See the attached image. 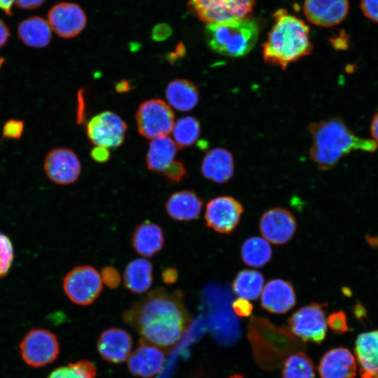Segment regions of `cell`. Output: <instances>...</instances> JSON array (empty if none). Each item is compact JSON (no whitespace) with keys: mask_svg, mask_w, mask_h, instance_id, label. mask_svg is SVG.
Masks as SVG:
<instances>
[{"mask_svg":"<svg viewBox=\"0 0 378 378\" xmlns=\"http://www.w3.org/2000/svg\"><path fill=\"white\" fill-rule=\"evenodd\" d=\"M178 149L174 141L167 136L152 139L146 157L148 169L162 173L174 160Z\"/></svg>","mask_w":378,"mask_h":378,"instance_id":"obj_25","label":"cell"},{"mask_svg":"<svg viewBox=\"0 0 378 378\" xmlns=\"http://www.w3.org/2000/svg\"><path fill=\"white\" fill-rule=\"evenodd\" d=\"M234 169L232 155L222 148L209 150L203 158L201 166L204 177L218 183L228 181L233 176Z\"/></svg>","mask_w":378,"mask_h":378,"instance_id":"obj_24","label":"cell"},{"mask_svg":"<svg viewBox=\"0 0 378 378\" xmlns=\"http://www.w3.org/2000/svg\"><path fill=\"white\" fill-rule=\"evenodd\" d=\"M44 171L48 178L57 185H69L78 180L81 164L76 154L66 148L50 150L44 160Z\"/></svg>","mask_w":378,"mask_h":378,"instance_id":"obj_13","label":"cell"},{"mask_svg":"<svg viewBox=\"0 0 378 378\" xmlns=\"http://www.w3.org/2000/svg\"><path fill=\"white\" fill-rule=\"evenodd\" d=\"M178 271L174 267H167L162 272L161 277L165 284L171 285L178 279Z\"/></svg>","mask_w":378,"mask_h":378,"instance_id":"obj_43","label":"cell"},{"mask_svg":"<svg viewBox=\"0 0 378 378\" xmlns=\"http://www.w3.org/2000/svg\"><path fill=\"white\" fill-rule=\"evenodd\" d=\"M204 202L193 190H183L172 193L165 202L168 216L176 221H190L197 218Z\"/></svg>","mask_w":378,"mask_h":378,"instance_id":"obj_22","label":"cell"},{"mask_svg":"<svg viewBox=\"0 0 378 378\" xmlns=\"http://www.w3.org/2000/svg\"><path fill=\"white\" fill-rule=\"evenodd\" d=\"M303 10L315 25L331 27L341 23L348 15V0H304Z\"/></svg>","mask_w":378,"mask_h":378,"instance_id":"obj_16","label":"cell"},{"mask_svg":"<svg viewBox=\"0 0 378 378\" xmlns=\"http://www.w3.org/2000/svg\"><path fill=\"white\" fill-rule=\"evenodd\" d=\"M97 369L89 360H80L55 369L48 378H95Z\"/></svg>","mask_w":378,"mask_h":378,"instance_id":"obj_33","label":"cell"},{"mask_svg":"<svg viewBox=\"0 0 378 378\" xmlns=\"http://www.w3.org/2000/svg\"><path fill=\"white\" fill-rule=\"evenodd\" d=\"M325 306L312 302L298 309L288 320L290 331L303 342L322 343L327 332Z\"/></svg>","mask_w":378,"mask_h":378,"instance_id":"obj_10","label":"cell"},{"mask_svg":"<svg viewBox=\"0 0 378 378\" xmlns=\"http://www.w3.org/2000/svg\"><path fill=\"white\" fill-rule=\"evenodd\" d=\"M264 285L263 275L255 270H244L237 273L232 282L233 291L240 298L256 300Z\"/></svg>","mask_w":378,"mask_h":378,"instance_id":"obj_30","label":"cell"},{"mask_svg":"<svg viewBox=\"0 0 378 378\" xmlns=\"http://www.w3.org/2000/svg\"><path fill=\"white\" fill-rule=\"evenodd\" d=\"M232 306L234 312L239 316H249L253 312L252 304L248 300L242 298L235 300Z\"/></svg>","mask_w":378,"mask_h":378,"instance_id":"obj_40","label":"cell"},{"mask_svg":"<svg viewBox=\"0 0 378 378\" xmlns=\"http://www.w3.org/2000/svg\"><path fill=\"white\" fill-rule=\"evenodd\" d=\"M318 370L321 378H354L357 370L356 358L346 348H333L322 356Z\"/></svg>","mask_w":378,"mask_h":378,"instance_id":"obj_20","label":"cell"},{"mask_svg":"<svg viewBox=\"0 0 378 378\" xmlns=\"http://www.w3.org/2000/svg\"><path fill=\"white\" fill-rule=\"evenodd\" d=\"M13 257V246L10 238L0 232V278L8 273Z\"/></svg>","mask_w":378,"mask_h":378,"instance_id":"obj_34","label":"cell"},{"mask_svg":"<svg viewBox=\"0 0 378 378\" xmlns=\"http://www.w3.org/2000/svg\"><path fill=\"white\" fill-rule=\"evenodd\" d=\"M132 345L130 334L116 327L103 331L97 342L101 357L107 362L115 364L125 362L129 358Z\"/></svg>","mask_w":378,"mask_h":378,"instance_id":"obj_18","label":"cell"},{"mask_svg":"<svg viewBox=\"0 0 378 378\" xmlns=\"http://www.w3.org/2000/svg\"><path fill=\"white\" fill-rule=\"evenodd\" d=\"M355 355L361 378H378V330L357 337Z\"/></svg>","mask_w":378,"mask_h":378,"instance_id":"obj_21","label":"cell"},{"mask_svg":"<svg viewBox=\"0 0 378 378\" xmlns=\"http://www.w3.org/2000/svg\"><path fill=\"white\" fill-rule=\"evenodd\" d=\"M308 129L312 139L310 157L320 170L332 169L352 150L374 152L377 148L374 141L357 136L340 118L313 122Z\"/></svg>","mask_w":378,"mask_h":378,"instance_id":"obj_2","label":"cell"},{"mask_svg":"<svg viewBox=\"0 0 378 378\" xmlns=\"http://www.w3.org/2000/svg\"><path fill=\"white\" fill-rule=\"evenodd\" d=\"M258 23L251 18L209 23L205 27V38L215 52L232 57L248 54L258 38Z\"/></svg>","mask_w":378,"mask_h":378,"instance_id":"obj_5","label":"cell"},{"mask_svg":"<svg viewBox=\"0 0 378 378\" xmlns=\"http://www.w3.org/2000/svg\"><path fill=\"white\" fill-rule=\"evenodd\" d=\"M368 243L374 247H378V237L370 236L367 238Z\"/></svg>","mask_w":378,"mask_h":378,"instance_id":"obj_49","label":"cell"},{"mask_svg":"<svg viewBox=\"0 0 378 378\" xmlns=\"http://www.w3.org/2000/svg\"><path fill=\"white\" fill-rule=\"evenodd\" d=\"M243 211L241 204L234 197L218 196L207 203L205 223L217 232L230 234L237 227Z\"/></svg>","mask_w":378,"mask_h":378,"instance_id":"obj_12","label":"cell"},{"mask_svg":"<svg viewBox=\"0 0 378 378\" xmlns=\"http://www.w3.org/2000/svg\"><path fill=\"white\" fill-rule=\"evenodd\" d=\"M9 36L10 33L8 27L0 19V48L6 44Z\"/></svg>","mask_w":378,"mask_h":378,"instance_id":"obj_45","label":"cell"},{"mask_svg":"<svg viewBox=\"0 0 378 378\" xmlns=\"http://www.w3.org/2000/svg\"><path fill=\"white\" fill-rule=\"evenodd\" d=\"M274 24L262 45L266 63L282 69L309 55L313 49L309 27L302 20L290 15L285 9L274 13Z\"/></svg>","mask_w":378,"mask_h":378,"instance_id":"obj_3","label":"cell"},{"mask_svg":"<svg viewBox=\"0 0 378 378\" xmlns=\"http://www.w3.org/2000/svg\"><path fill=\"white\" fill-rule=\"evenodd\" d=\"M172 130L174 142L181 149L196 142L201 133L200 123L196 118L186 116L178 120Z\"/></svg>","mask_w":378,"mask_h":378,"instance_id":"obj_32","label":"cell"},{"mask_svg":"<svg viewBox=\"0 0 378 378\" xmlns=\"http://www.w3.org/2000/svg\"><path fill=\"white\" fill-rule=\"evenodd\" d=\"M164 363L165 355L161 349L141 339L130 354L127 365L132 374L150 378L160 372Z\"/></svg>","mask_w":378,"mask_h":378,"instance_id":"obj_17","label":"cell"},{"mask_svg":"<svg viewBox=\"0 0 378 378\" xmlns=\"http://www.w3.org/2000/svg\"><path fill=\"white\" fill-rule=\"evenodd\" d=\"M255 0H190L188 8L209 23L249 19Z\"/></svg>","mask_w":378,"mask_h":378,"instance_id":"obj_6","label":"cell"},{"mask_svg":"<svg viewBox=\"0 0 378 378\" xmlns=\"http://www.w3.org/2000/svg\"><path fill=\"white\" fill-rule=\"evenodd\" d=\"M172 34L171 27L167 24H158L151 31V38L155 41H163L167 39Z\"/></svg>","mask_w":378,"mask_h":378,"instance_id":"obj_41","label":"cell"},{"mask_svg":"<svg viewBox=\"0 0 378 378\" xmlns=\"http://www.w3.org/2000/svg\"><path fill=\"white\" fill-rule=\"evenodd\" d=\"M123 321L141 339L165 350L173 347L191 323L180 290L172 292L158 288L125 311Z\"/></svg>","mask_w":378,"mask_h":378,"instance_id":"obj_1","label":"cell"},{"mask_svg":"<svg viewBox=\"0 0 378 378\" xmlns=\"http://www.w3.org/2000/svg\"><path fill=\"white\" fill-rule=\"evenodd\" d=\"M46 0H15L17 6L25 10H33L41 6Z\"/></svg>","mask_w":378,"mask_h":378,"instance_id":"obj_44","label":"cell"},{"mask_svg":"<svg viewBox=\"0 0 378 378\" xmlns=\"http://www.w3.org/2000/svg\"><path fill=\"white\" fill-rule=\"evenodd\" d=\"M296 304L293 285L287 281L275 279L267 283L261 294V307L272 314H285Z\"/></svg>","mask_w":378,"mask_h":378,"instance_id":"obj_19","label":"cell"},{"mask_svg":"<svg viewBox=\"0 0 378 378\" xmlns=\"http://www.w3.org/2000/svg\"><path fill=\"white\" fill-rule=\"evenodd\" d=\"M24 122L22 120L11 119L4 125L2 133L4 138L18 139L22 134Z\"/></svg>","mask_w":378,"mask_h":378,"instance_id":"obj_38","label":"cell"},{"mask_svg":"<svg viewBox=\"0 0 378 378\" xmlns=\"http://www.w3.org/2000/svg\"><path fill=\"white\" fill-rule=\"evenodd\" d=\"M229 378H244V377L240 374H234L230 376Z\"/></svg>","mask_w":378,"mask_h":378,"instance_id":"obj_50","label":"cell"},{"mask_svg":"<svg viewBox=\"0 0 378 378\" xmlns=\"http://www.w3.org/2000/svg\"><path fill=\"white\" fill-rule=\"evenodd\" d=\"M360 7L367 18L378 23V0H360Z\"/></svg>","mask_w":378,"mask_h":378,"instance_id":"obj_39","label":"cell"},{"mask_svg":"<svg viewBox=\"0 0 378 378\" xmlns=\"http://www.w3.org/2000/svg\"><path fill=\"white\" fill-rule=\"evenodd\" d=\"M15 0H0V9L6 15H12V6Z\"/></svg>","mask_w":378,"mask_h":378,"instance_id":"obj_47","label":"cell"},{"mask_svg":"<svg viewBox=\"0 0 378 378\" xmlns=\"http://www.w3.org/2000/svg\"><path fill=\"white\" fill-rule=\"evenodd\" d=\"M91 158L99 163L106 162L110 158V153L108 148L95 146L90 151Z\"/></svg>","mask_w":378,"mask_h":378,"instance_id":"obj_42","label":"cell"},{"mask_svg":"<svg viewBox=\"0 0 378 378\" xmlns=\"http://www.w3.org/2000/svg\"><path fill=\"white\" fill-rule=\"evenodd\" d=\"M165 94L170 105L180 111L192 110L199 101L197 86L184 78L171 81L166 88Z\"/></svg>","mask_w":378,"mask_h":378,"instance_id":"obj_28","label":"cell"},{"mask_svg":"<svg viewBox=\"0 0 378 378\" xmlns=\"http://www.w3.org/2000/svg\"><path fill=\"white\" fill-rule=\"evenodd\" d=\"M370 131L372 137L376 143H378V112L374 115L371 126Z\"/></svg>","mask_w":378,"mask_h":378,"instance_id":"obj_46","label":"cell"},{"mask_svg":"<svg viewBox=\"0 0 378 378\" xmlns=\"http://www.w3.org/2000/svg\"><path fill=\"white\" fill-rule=\"evenodd\" d=\"M162 174L169 182L180 183L185 177L186 170L182 162L174 160Z\"/></svg>","mask_w":378,"mask_h":378,"instance_id":"obj_35","label":"cell"},{"mask_svg":"<svg viewBox=\"0 0 378 378\" xmlns=\"http://www.w3.org/2000/svg\"><path fill=\"white\" fill-rule=\"evenodd\" d=\"M23 360L29 366L40 368L53 363L59 354L57 336L43 328H33L20 344Z\"/></svg>","mask_w":378,"mask_h":378,"instance_id":"obj_9","label":"cell"},{"mask_svg":"<svg viewBox=\"0 0 378 378\" xmlns=\"http://www.w3.org/2000/svg\"><path fill=\"white\" fill-rule=\"evenodd\" d=\"M260 230L267 241L282 245L293 237L296 230V220L293 214L281 207H274L261 216Z\"/></svg>","mask_w":378,"mask_h":378,"instance_id":"obj_15","label":"cell"},{"mask_svg":"<svg viewBox=\"0 0 378 378\" xmlns=\"http://www.w3.org/2000/svg\"><path fill=\"white\" fill-rule=\"evenodd\" d=\"M48 22L51 29L59 37L70 38L83 30L87 18L78 4L61 2L53 6L48 11Z\"/></svg>","mask_w":378,"mask_h":378,"instance_id":"obj_14","label":"cell"},{"mask_svg":"<svg viewBox=\"0 0 378 378\" xmlns=\"http://www.w3.org/2000/svg\"><path fill=\"white\" fill-rule=\"evenodd\" d=\"M282 378H315L312 359L302 351L291 354L283 363Z\"/></svg>","mask_w":378,"mask_h":378,"instance_id":"obj_31","label":"cell"},{"mask_svg":"<svg viewBox=\"0 0 378 378\" xmlns=\"http://www.w3.org/2000/svg\"><path fill=\"white\" fill-rule=\"evenodd\" d=\"M18 36L26 46L42 48L46 47L51 41V28L43 18L33 16L19 24Z\"/></svg>","mask_w":378,"mask_h":378,"instance_id":"obj_27","label":"cell"},{"mask_svg":"<svg viewBox=\"0 0 378 378\" xmlns=\"http://www.w3.org/2000/svg\"><path fill=\"white\" fill-rule=\"evenodd\" d=\"M272 251L268 241L258 237L247 239L241 248V258L243 262L253 267H260L267 263Z\"/></svg>","mask_w":378,"mask_h":378,"instance_id":"obj_29","label":"cell"},{"mask_svg":"<svg viewBox=\"0 0 378 378\" xmlns=\"http://www.w3.org/2000/svg\"><path fill=\"white\" fill-rule=\"evenodd\" d=\"M130 89V85L127 80H121L115 85V90L119 93L128 92Z\"/></svg>","mask_w":378,"mask_h":378,"instance_id":"obj_48","label":"cell"},{"mask_svg":"<svg viewBox=\"0 0 378 378\" xmlns=\"http://www.w3.org/2000/svg\"><path fill=\"white\" fill-rule=\"evenodd\" d=\"M4 62H5V59L4 57H0V69L2 66L3 64L4 63Z\"/></svg>","mask_w":378,"mask_h":378,"instance_id":"obj_51","label":"cell"},{"mask_svg":"<svg viewBox=\"0 0 378 378\" xmlns=\"http://www.w3.org/2000/svg\"><path fill=\"white\" fill-rule=\"evenodd\" d=\"M127 124L111 111H104L94 116L86 127L87 136L95 146L117 148L125 140Z\"/></svg>","mask_w":378,"mask_h":378,"instance_id":"obj_11","label":"cell"},{"mask_svg":"<svg viewBox=\"0 0 378 378\" xmlns=\"http://www.w3.org/2000/svg\"><path fill=\"white\" fill-rule=\"evenodd\" d=\"M131 243L137 253L144 258H151L159 253L164 245L163 230L158 224L145 220L134 229Z\"/></svg>","mask_w":378,"mask_h":378,"instance_id":"obj_23","label":"cell"},{"mask_svg":"<svg viewBox=\"0 0 378 378\" xmlns=\"http://www.w3.org/2000/svg\"><path fill=\"white\" fill-rule=\"evenodd\" d=\"M102 282L109 288H117L121 281L119 272L113 266H106L101 271Z\"/></svg>","mask_w":378,"mask_h":378,"instance_id":"obj_37","label":"cell"},{"mask_svg":"<svg viewBox=\"0 0 378 378\" xmlns=\"http://www.w3.org/2000/svg\"><path fill=\"white\" fill-rule=\"evenodd\" d=\"M247 337L255 362L265 370L277 369L289 356L305 348L302 341L286 327L277 326L257 316L248 321Z\"/></svg>","mask_w":378,"mask_h":378,"instance_id":"obj_4","label":"cell"},{"mask_svg":"<svg viewBox=\"0 0 378 378\" xmlns=\"http://www.w3.org/2000/svg\"><path fill=\"white\" fill-rule=\"evenodd\" d=\"M327 324L336 333H344L349 330L347 318L343 311L332 312L327 319Z\"/></svg>","mask_w":378,"mask_h":378,"instance_id":"obj_36","label":"cell"},{"mask_svg":"<svg viewBox=\"0 0 378 378\" xmlns=\"http://www.w3.org/2000/svg\"><path fill=\"white\" fill-rule=\"evenodd\" d=\"M63 289L74 304L87 306L100 295L103 282L99 272L90 265L73 268L64 276Z\"/></svg>","mask_w":378,"mask_h":378,"instance_id":"obj_8","label":"cell"},{"mask_svg":"<svg viewBox=\"0 0 378 378\" xmlns=\"http://www.w3.org/2000/svg\"><path fill=\"white\" fill-rule=\"evenodd\" d=\"M136 122L139 133L152 140L167 136L172 132L174 125V114L164 101L151 99L139 105Z\"/></svg>","mask_w":378,"mask_h":378,"instance_id":"obj_7","label":"cell"},{"mask_svg":"<svg viewBox=\"0 0 378 378\" xmlns=\"http://www.w3.org/2000/svg\"><path fill=\"white\" fill-rule=\"evenodd\" d=\"M123 281L126 288L132 293H146L153 281L152 263L141 258L130 261L125 268Z\"/></svg>","mask_w":378,"mask_h":378,"instance_id":"obj_26","label":"cell"}]
</instances>
